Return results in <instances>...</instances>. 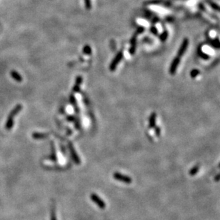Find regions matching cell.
Returning a JSON list of instances; mask_svg holds the SVG:
<instances>
[{
    "label": "cell",
    "mask_w": 220,
    "mask_h": 220,
    "mask_svg": "<svg viewBox=\"0 0 220 220\" xmlns=\"http://www.w3.org/2000/svg\"><path fill=\"white\" fill-rule=\"evenodd\" d=\"M161 132H162V129H161V128L159 127H154V133H155V135H156V137H160L161 135Z\"/></svg>",
    "instance_id": "cell-21"
},
{
    "label": "cell",
    "mask_w": 220,
    "mask_h": 220,
    "mask_svg": "<svg viewBox=\"0 0 220 220\" xmlns=\"http://www.w3.org/2000/svg\"><path fill=\"white\" fill-rule=\"evenodd\" d=\"M51 146H52V153H51L50 154V156H49V159H51V160L52 161H57V155H56V151H55V148H54V144L51 145Z\"/></svg>",
    "instance_id": "cell-16"
},
{
    "label": "cell",
    "mask_w": 220,
    "mask_h": 220,
    "mask_svg": "<svg viewBox=\"0 0 220 220\" xmlns=\"http://www.w3.org/2000/svg\"><path fill=\"white\" fill-rule=\"evenodd\" d=\"M83 52H84V54L87 55H90L91 54V49L89 46L88 45H86L85 46L83 49Z\"/></svg>",
    "instance_id": "cell-20"
},
{
    "label": "cell",
    "mask_w": 220,
    "mask_h": 220,
    "mask_svg": "<svg viewBox=\"0 0 220 220\" xmlns=\"http://www.w3.org/2000/svg\"><path fill=\"white\" fill-rule=\"evenodd\" d=\"M135 51H136V37H134L132 39V45H131L130 49H129V53L130 54H135Z\"/></svg>",
    "instance_id": "cell-15"
},
{
    "label": "cell",
    "mask_w": 220,
    "mask_h": 220,
    "mask_svg": "<svg viewBox=\"0 0 220 220\" xmlns=\"http://www.w3.org/2000/svg\"><path fill=\"white\" fill-rule=\"evenodd\" d=\"M77 118L75 117L74 116H72V115H71V116H67V120L68 121V122H75L77 120Z\"/></svg>",
    "instance_id": "cell-23"
},
{
    "label": "cell",
    "mask_w": 220,
    "mask_h": 220,
    "mask_svg": "<svg viewBox=\"0 0 220 220\" xmlns=\"http://www.w3.org/2000/svg\"><path fill=\"white\" fill-rule=\"evenodd\" d=\"M219 168H220V164H219Z\"/></svg>",
    "instance_id": "cell-26"
},
{
    "label": "cell",
    "mask_w": 220,
    "mask_h": 220,
    "mask_svg": "<svg viewBox=\"0 0 220 220\" xmlns=\"http://www.w3.org/2000/svg\"><path fill=\"white\" fill-rule=\"evenodd\" d=\"M22 109V106L20 104H17V105L15 107V108H14L11 111V112L9 113V116L15 118V116H16V115H17L18 114H19V112H21V110Z\"/></svg>",
    "instance_id": "cell-9"
},
{
    "label": "cell",
    "mask_w": 220,
    "mask_h": 220,
    "mask_svg": "<svg viewBox=\"0 0 220 220\" xmlns=\"http://www.w3.org/2000/svg\"><path fill=\"white\" fill-rule=\"evenodd\" d=\"M156 114L155 112H152L149 118V128L153 129L156 127Z\"/></svg>",
    "instance_id": "cell-8"
},
{
    "label": "cell",
    "mask_w": 220,
    "mask_h": 220,
    "mask_svg": "<svg viewBox=\"0 0 220 220\" xmlns=\"http://www.w3.org/2000/svg\"><path fill=\"white\" fill-rule=\"evenodd\" d=\"M50 220H57V215H56V207H55L54 202L52 204L50 209Z\"/></svg>",
    "instance_id": "cell-14"
},
{
    "label": "cell",
    "mask_w": 220,
    "mask_h": 220,
    "mask_svg": "<svg viewBox=\"0 0 220 220\" xmlns=\"http://www.w3.org/2000/svg\"><path fill=\"white\" fill-rule=\"evenodd\" d=\"M68 148L73 162H74L76 164H81V160H80V157H79L78 154H77V152H76L75 149H74V146H73L72 143L71 142H68Z\"/></svg>",
    "instance_id": "cell-2"
},
{
    "label": "cell",
    "mask_w": 220,
    "mask_h": 220,
    "mask_svg": "<svg viewBox=\"0 0 220 220\" xmlns=\"http://www.w3.org/2000/svg\"><path fill=\"white\" fill-rule=\"evenodd\" d=\"M188 45H189V40L188 39L185 38V39H184V40H183L181 46H180V49H179L178 52H177V57H180V58L182 57L183 55L185 54L186 51H187V47H188Z\"/></svg>",
    "instance_id": "cell-6"
},
{
    "label": "cell",
    "mask_w": 220,
    "mask_h": 220,
    "mask_svg": "<svg viewBox=\"0 0 220 220\" xmlns=\"http://www.w3.org/2000/svg\"><path fill=\"white\" fill-rule=\"evenodd\" d=\"M70 101L72 105L74 107V111L76 112V113L79 114L80 111H79V107H77V99H76V97H74V95L73 94H72L70 96Z\"/></svg>",
    "instance_id": "cell-10"
},
{
    "label": "cell",
    "mask_w": 220,
    "mask_h": 220,
    "mask_svg": "<svg viewBox=\"0 0 220 220\" xmlns=\"http://www.w3.org/2000/svg\"><path fill=\"white\" fill-rule=\"evenodd\" d=\"M198 54L199 57H201V58L203 59V60H207L210 58L208 54H207L204 53V52L201 51V49H200V48H199V49H198Z\"/></svg>",
    "instance_id": "cell-17"
},
{
    "label": "cell",
    "mask_w": 220,
    "mask_h": 220,
    "mask_svg": "<svg viewBox=\"0 0 220 220\" xmlns=\"http://www.w3.org/2000/svg\"><path fill=\"white\" fill-rule=\"evenodd\" d=\"M199 73L200 72L199 70H197V69H193V70L190 72V76H191L192 78L194 79L199 74Z\"/></svg>",
    "instance_id": "cell-19"
},
{
    "label": "cell",
    "mask_w": 220,
    "mask_h": 220,
    "mask_svg": "<svg viewBox=\"0 0 220 220\" xmlns=\"http://www.w3.org/2000/svg\"><path fill=\"white\" fill-rule=\"evenodd\" d=\"M152 32H153L154 34H157V30H156V28H154V27L152 28Z\"/></svg>",
    "instance_id": "cell-25"
},
{
    "label": "cell",
    "mask_w": 220,
    "mask_h": 220,
    "mask_svg": "<svg viewBox=\"0 0 220 220\" xmlns=\"http://www.w3.org/2000/svg\"><path fill=\"white\" fill-rule=\"evenodd\" d=\"M83 82V78L81 76H77L75 80V84L72 88L73 93H79L80 92V86L82 85Z\"/></svg>",
    "instance_id": "cell-7"
},
{
    "label": "cell",
    "mask_w": 220,
    "mask_h": 220,
    "mask_svg": "<svg viewBox=\"0 0 220 220\" xmlns=\"http://www.w3.org/2000/svg\"><path fill=\"white\" fill-rule=\"evenodd\" d=\"M122 57H123V52L122 51H120L117 53V54L116 55V57L114 58V60H112V62H111V64L109 65V70L111 72H115V70L117 67L118 64L120 62L121 60H122Z\"/></svg>",
    "instance_id": "cell-1"
},
{
    "label": "cell",
    "mask_w": 220,
    "mask_h": 220,
    "mask_svg": "<svg viewBox=\"0 0 220 220\" xmlns=\"http://www.w3.org/2000/svg\"><path fill=\"white\" fill-rule=\"evenodd\" d=\"M180 61H181V59L179 57H175L173 59L172 62L171 63V65L170 67V73L172 75H174L177 72V68H178L179 65H180Z\"/></svg>",
    "instance_id": "cell-5"
},
{
    "label": "cell",
    "mask_w": 220,
    "mask_h": 220,
    "mask_svg": "<svg viewBox=\"0 0 220 220\" xmlns=\"http://www.w3.org/2000/svg\"><path fill=\"white\" fill-rule=\"evenodd\" d=\"M199 170V165H196V166H194L193 168L191 169V170L190 171V173H189V174H190L191 176H194L195 174H197Z\"/></svg>",
    "instance_id": "cell-18"
},
{
    "label": "cell",
    "mask_w": 220,
    "mask_h": 220,
    "mask_svg": "<svg viewBox=\"0 0 220 220\" xmlns=\"http://www.w3.org/2000/svg\"><path fill=\"white\" fill-rule=\"evenodd\" d=\"M49 136V135L44 133H39V132H34L32 134V137L34 139H44Z\"/></svg>",
    "instance_id": "cell-13"
},
{
    "label": "cell",
    "mask_w": 220,
    "mask_h": 220,
    "mask_svg": "<svg viewBox=\"0 0 220 220\" xmlns=\"http://www.w3.org/2000/svg\"><path fill=\"white\" fill-rule=\"evenodd\" d=\"M113 177L115 180L119 182H122L126 183V184H130V183L132 182V180L130 177L125 175V174H122L119 172L114 173Z\"/></svg>",
    "instance_id": "cell-3"
},
{
    "label": "cell",
    "mask_w": 220,
    "mask_h": 220,
    "mask_svg": "<svg viewBox=\"0 0 220 220\" xmlns=\"http://www.w3.org/2000/svg\"><path fill=\"white\" fill-rule=\"evenodd\" d=\"M90 199H91V201H92L94 204H97L100 209H105L106 207L105 202H104V201H103V200L101 199L100 198L97 194H94V193L91 194V195H90Z\"/></svg>",
    "instance_id": "cell-4"
},
{
    "label": "cell",
    "mask_w": 220,
    "mask_h": 220,
    "mask_svg": "<svg viewBox=\"0 0 220 220\" xmlns=\"http://www.w3.org/2000/svg\"><path fill=\"white\" fill-rule=\"evenodd\" d=\"M167 37H168V33H167V32H164L161 34L159 38H160V39L162 42H164V41L167 39Z\"/></svg>",
    "instance_id": "cell-22"
},
{
    "label": "cell",
    "mask_w": 220,
    "mask_h": 220,
    "mask_svg": "<svg viewBox=\"0 0 220 220\" xmlns=\"http://www.w3.org/2000/svg\"><path fill=\"white\" fill-rule=\"evenodd\" d=\"M14 119H15V118L12 117H8L7 119L6 125H5V129H6L7 130H11V129L13 128L14 124H15Z\"/></svg>",
    "instance_id": "cell-11"
},
{
    "label": "cell",
    "mask_w": 220,
    "mask_h": 220,
    "mask_svg": "<svg viewBox=\"0 0 220 220\" xmlns=\"http://www.w3.org/2000/svg\"><path fill=\"white\" fill-rule=\"evenodd\" d=\"M214 181L215 182H219L220 181V173H219L218 174L215 176L214 177Z\"/></svg>",
    "instance_id": "cell-24"
},
{
    "label": "cell",
    "mask_w": 220,
    "mask_h": 220,
    "mask_svg": "<svg viewBox=\"0 0 220 220\" xmlns=\"http://www.w3.org/2000/svg\"><path fill=\"white\" fill-rule=\"evenodd\" d=\"M10 75H11V77H12V78H13L14 80H15V81L18 82H21L22 81V80H23L22 77V76H21V74L16 71L11 72Z\"/></svg>",
    "instance_id": "cell-12"
}]
</instances>
